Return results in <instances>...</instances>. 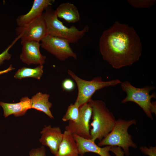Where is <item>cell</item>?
Wrapping results in <instances>:
<instances>
[{"label": "cell", "instance_id": "obj_1", "mask_svg": "<svg viewBox=\"0 0 156 156\" xmlns=\"http://www.w3.org/2000/svg\"><path fill=\"white\" fill-rule=\"evenodd\" d=\"M99 48L103 59L117 69L138 61L142 51L140 40L134 29L118 22L103 31Z\"/></svg>", "mask_w": 156, "mask_h": 156}, {"label": "cell", "instance_id": "obj_2", "mask_svg": "<svg viewBox=\"0 0 156 156\" xmlns=\"http://www.w3.org/2000/svg\"><path fill=\"white\" fill-rule=\"evenodd\" d=\"M89 102L92 110L90 139L94 142L98 139L100 142L110 132L116 120L103 101L91 99Z\"/></svg>", "mask_w": 156, "mask_h": 156}, {"label": "cell", "instance_id": "obj_3", "mask_svg": "<svg viewBox=\"0 0 156 156\" xmlns=\"http://www.w3.org/2000/svg\"><path fill=\"white\" fill-rule=\"evenodd\" d=\"M137 122L135 119L126 120L119 118L116 120L115 125L110 132L98 143L100 147L105 146H117L123 151L125 156H129V148H137V145L128 132L129 127Z\"/></svg>", "mask_w": 156, "mask_h": 156}, {"label": "cell", "instance_id": "obj_4", "mask_svg": "<svg viewBox=\"0 0 156 156\" xmlns=\"http://www.w3.org/2000/svg\"><path fill=\"white\" fill-rule=\"evenodd\" d=\"M120 84L122 90L127 94L121 102H135L141 107L147 117L153 120L152 114H156V102H152L151 100L152 98L156 97V94L150 95V92L154 90L155 87L147 86L142 88H138L127 81L122 82Z\"/></svg>", "mask_w": 156, "mask_h": 156}, {"label": "cell", "instance_id": "obj_5", "mask_svg": "<svg viewBox=\"0 0 156 156\" xmlns=\"http://www.w3.org/2000/svg\"><path fill=\"white\" fill-rule=\"evenodd\" d=\"M43 13L48 35L65 39L70 43L77 42L88 30L89 27L87 25L81 30L75 26L70 27L65 26L58 19L55 10L51 6L48 7Z\"/></svg>", "mask_w": 156, "mask_h": 156}, {"label": "cell", "instance_id": "obj_6", "mask_svg": "<svg viewBox=\"0 0 156 156\" xmlns=\"http://www.w3.org/2000/svg\"><path fill=\"white\" fill-rule=\"evenodd\" d=\"M67 73L74 80L77 86L78 94L74 103L79 107L89 102L97 90L106 87L115 86L122 82L118 79L104 81L101 77L99 76L90 81L86 80L79 77L70 69L68 70Z\"/></svg>", "mask_w": 156, "mask_h": 156}, {"label": "cell", "instance_id": "obj_7", "mask_svg": "<svg viewBox=\"0 0 156 156\" xmlns=\"http://www.w3.org/2000/svg\"><path fill=\"white\" fill-rule=\"evenodd\" d=\"M41 47L55 56L58 59L64 61L70 57L75 60L77 56L67 40L47 35L40 41Z\"/></svg>", "mask_w": 156, "mask_h": 156}, {"label": "cell", "instance_id": "obj_8", "mask_svg": "<svg viewBox=\"0 0 156 156\" xmlns=\"http://www.w3.org/2000/svg\"><path fill=\"white\" fill-rule=\"evenodd\" d=\"M92 108L89 102L79 107V116L77 122L69 121L65 130L73 134L87 139H90V122L92 115Z\"/></svg>", "mask_w": 156, "mask_h": 156}, {"label": "cell", "instance_id": "obj_9", "mask_svg": "<svg viewBox=\"0 0 156 156\" xmlns=\"http://www.w3.org/2000/svg\"><path fill=\"white\" fill-rule=\"evenodd\" d=\"M43 13L40 16L27 25L16 28V34L21 36V41L40 42L48 35Z\"/></svg>", "mask_w": 156, "mask_h": 156}, {"label": "cell", "instance_id": "obj_10", "mask_svg": "<svg viewBox=\"0 0 156 156\" xmlns=\"http://www.w3.org/2000/svg\"><path fill=\"white\" fill-rule=\"evenodd\" d=\"M22 52L19 57L21 61L28 65L31 64L43 65L46 57L40 51V42L32 41H21Z\"/></svg>", "mask_w": 156, "mask_h": 156}, {"label": "cell", "instance_id": "obj_11", "mask_svg": "<svg viewBox=\"0 0 156 156\" xmlns=\"http://www.w3.org/2000/svg\"><path fill=\"white\" fill-rule=\"evenodd\" d=\"M41 136L39 141L43 146L48 147L55 155L62 140L63 133L59 127H52L51 125L45 126L40 132Z\"/></svg>", "mask_w": 156, "mask_h": 156}, {"label": "cell", "instance_id": "obj_12", "mask_svg": "<svg viewBox=\"0 0 156 156\" xmlns=\"http://www.w3.org/2000/svg\"><path fill=\"white\" fill-rule=\"evenodd\" d=\"M54 1L53 0H34L29 12L17 18L18 27L26 26L38 18L42 14L43 11L51 6Z\"/></svg>", "mask_w": 156, "mask_h": 156}, {"label": "cell", "instance_id": "obj_13", "mask_svg": "<svg viewBox=\"0 0 156 156\" xmlns=\"http://www.w3.org/2000/svg\"><path fill=\"white\" fill-rule=\"evenodd\" d=\"M77 144L79 155H83L86 153L92 152L100 156H112L109 153L111 146L101 147L96 144L90 139H87L73 134Z\"/></svg>", "mask_w": 156, "mask_h": 156}, {"label": "cell", "instance_id": "obj_14", "mask_svg": "<svg viewBox=\"0 0 156 156\" xmlns=\"http://www.w3.org/2000/svg\"><path fill=\"white\" fill-rule=\"evenodd\" d=\"M0 106L3 111V116L7 118L13 115L15 117L24 115L27 111L31 109V99L26 96L22 97L20 102L15 103H8L0 102Z\"/></svg>", "mask_w": 156, "mask_h": 156}, {"label": "cell", "instance_id": "obj_15", "mask_svg": "<svg viewBox=\"0 0 156 156\" xmlns=\"http://www.w3.org/2000/svg\"><path fill=\"white\" fill-rule=\"evenodd\" d=\"M62 140L55 156H79L76 142L73 134L65 130Z\"/></svg>", "mask_w": 156, "mask_h": 156}, {"label": "cell", "instance_id": "obj_16", "mask_svg": "<svg viewBox=\"0 0 156 156\" xmlns=\"http://www.w3.org/2000/svg\"><path fill=\"white\" fill-rule=\"evenodd\" d=\"M56 16L68 23H75L80 19V15L77 7L74 4L66 2L60 4L55 10Z\"/></svg>", "mask_w": 156, "mask_h": 156}, {"label": "cell", "instance_id": "obj_17", "mask_svg": "<svg viewBox=\"0 0 156 156\" xmlns=\"http://www.w3.org/2000/svg\"><path fill=\"white\" fill-rule=\"evenodd\" d=\"M49 94L38 92L33 96L31 99V109L44 112L50 118L54 117L50 110L52 103L49 101Z\"/></svg>", "mask_w": 156, "mask_h": 156}, {"label": "cell", "instance_id": "obj_18", "mask_svg": "<svg viewBox=\"0 0 156 156\" xmlns=\"http://www.w3.org/2000/svg\"><path fill=\"white\" fill-rule=\"evenodd\" d=\"M43 65H39L34 68L26 67L21 68L16 72L14 77L19 79L27 77H32L40 79L43 73Z\"/></svg>", "mask_w": 156, "mask_h": 156}, {"label": "cell", "instance_id": "obj_19", "mask_svg": "<svg viewBox=\"0 0 156 156\" xmlns=\"http://www.w3.org/2000/svg\"><path fill=\"white\" fill-rule=\"evenodd\" d=\"M79 107L74 103L71 104L63 117L62 120L64 122L71 121L74 122H77L79 116Z\"/></svg>", "mask_w": 156, "mask_h": 156}, {"label": "cell", "instance_id": "obj_20", "mask_svg": "<svg viewBox=\"0 0 156 156\" xmlns=\"http://www.w3.org/2000/svg\"><path fill=\"white\" fill-rule=\"evenodd\" d=\"M21 37L18 36L11 44L1 53L0 54V66L3 64L5 60H8L10 59L12 55L9 52V51L16 42Z\"/></svg>", "mask_w": 156, "mask_h": 156}, {"label": "cell", "instance_id": "obj_21", "mask_svg": "<svg viewBox=\"0 0 156 156\" xmlns=\"http://www.w3.org/2000/svg\"><path fill=\"white\" fill-rule=\"evenodd\" d=\"M128 2L132 6L137 8H148L154 5L155 0H129Z\"/></svg>", "mask_w": 156, "mask_h": 156}, {"label": "cell", "instance_id": "obj_22", "mask_svg": "<svg viewBox=\"0 0 156 156\" xmlns=\"http://www.w3.org/2000/svg\"><path fill=\"white\" fill-rule=\"evenodd\" d=\"M143 154L149 156H156V147L149 146V148L142 146L140 148Z\"/></svg>", "mask_w": 156, "mask_h": 156}, {"label": "cell", "instance_id": "obj_23", "mask_svg": "<svg viewBox=\"0 0 156 156\" xmlns=\"http://www.w3.org/2000/svg\"><path fill=\"white\" fill-rule=\"evenodd\" d=\"M29 156H46V149L43 146L31 150L29 152Z\"/></svg>", "mask_w": 156, "mask_h": 156}, {"label": "cell", "instance_id": "obj_24", "mask_svg": "<svg viewBox=\"0 0 156 156\" xmlns=\"http://www.w3.org/2000/svg\"><path fill=\"white\" fill-rule=\"evenodd\" d=\"M62 86L64 90L70 91L73 90L75 88V83L72 80L67 79L62 83Z\"/></svg>", "mask_w": 156, "mask_h": 156}, {"label": "cell", "instance_id": "obj_25", "mask_svg": "<svg viewBox=\"0 0 156 156\" xmlns=\"http://www.w3.org/2000/svg\"><path fill=\"white\" fill-rule=\"evenodd\" d=\"M110 151H111L114 153L116 156H125L123 151L119 147L111 146L110 149Z\"/></svg>", "mask_w": 156, "mask_h": 156}, {"label": "cell", "instance_id": "obj_26", "mask_svg": "<svg viewBox=\"0 0 156 156\" xmlns=\"http://www.w3.org/2000/svg\"><path fill=\"white\" fill-rule=\"evenodd\" d=\"M79 156H84L83 155H79Z\"/></svg>", "mask_w": 156, "mask_h": 156}]
</instances>
